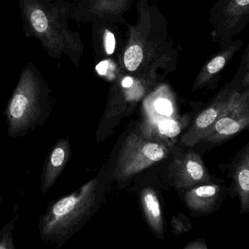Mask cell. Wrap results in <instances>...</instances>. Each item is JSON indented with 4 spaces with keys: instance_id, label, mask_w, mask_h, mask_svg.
<instances>
[{
    "instance_id": "cell-1",
    "label": "cell",
    "mask_w": 249,
    "mask_h": 249,
    "mask_svg": "<svg viewBox=\"0 0 249 249\" xmlns=\"http://www.w3.org/2000/svg\"><path fill=\"white\" fill-rule=\"evenodd\" d=\"M99 185L100 180L95 178L74 193L51 202L40 218L38 230L42 240L62 247L78 232L95 211Z\"/></svg>"
},
{
    "instance_id": "cell-2",
    "label": "cell",
    "mask_w": 249,
    "mask_h": 249,
    "mask_svg": "<svg viewBox=\"0 0 249 249\" xmlns=\"http://www.w3.org/2000/svg\"><path fill=\"white\" fill-rule=\"evenodd\" d=\"M52 106L47 85L33 74H24L5 109L8 135L22 138L43 126L50 117Z\"/></svg>"
},
{
    "instance_id": "cell-3",
    "label": "cell",
    "mask_w": 249,
    "mask_h": 249,
    "mask_svg": "<svg viewBox=\"0 0 249 249\" xmlns=\"http://www.w3.org/2000/svg\"><path fill=\"white\" fill-rule=\"evenodd\" d=\"M170 150L164 144L150 141L133 132L124 141L116 164L113 178L126 180L153 164L167 158Z\"/></svg>"
},
{
    "instance_id": "cell-4",
    "label": "cell",
    "mask_w": 249,
    "mask_h": 249,
    "mask_svg": "<svg viewBox=\"0 0 249 249\" xmlns=\"http://www.w3.org/2000/svg\"><path fill=\"white\" fill-rule=\"evenodd\" d=\"M249 125V92L238 94L218 118L202 142L217 144L240 133Z\"/></svg>"
},
{
    "instance_id": "cell-5",
    "label": "cell",
    "mask_w": 249,
    "mask_h": 249,
    "mask_svg": "<svg viewBox=\"0 0 249 249\" xmlns=\"http://www.w3.org/2000/svg\"><path fill=\"white\" fill-rule=\"evenodd\" d=\"M173 185L178 189H189L196 185L211 183L209 172L198 154L186 153L176 157L168 169Z\"/></svg>"
},
{
    "instance_id": "cell-6",
    "label": "cell",
    "mask_w": 249,
    "mask_h": 249,
    "mask_svg": "<svg viewBox=\"0 0 249 249\" xmlns=\"http://www.w3.org/2000/svg\"><path fill=\"white\" fill-rule=\"evenodd\" d=\"M235 93V91L222 93L211 106L201 112L191 125L189 130L180 138V143L185 146L192 147L202 142L215 121L228 107Z\"/></svg>"
},
{
    "instance_id": "cell-7",
    "label": "cell",
    "mask_w": 249,
    "mask_h": 249,
    "mask_svg": "<svg viewBox=\"0 0 249 249\" xmlns=\"http://www.w3.org/2000/svg\"><path fill=\"white\" fill-rule=\"evenodd\" d=\"M69 138H61L52 146L45 160L42 171L41 190L46 194L56 183L72 157Z\"/></svg>"
},
{
    "instance_id": "cell-8",
    "label": "cell",
    "mask_w": 249,
    "mask_h": 249,
    "mask_svg": "<svg viewBox=\"0 0 249 249\" xmlns=\"http://www.w3.org/2000/svg\"><path fill=\"white\" fill-rule=\"evenodd\" d=\"M188 123L189 118L186 116L181 119L170 118L158 121L145 119L140 125L138 133L146 139L164 145V142L178 136Z\"/></svg>"
},
{
    "instance_id": "cell-9",
    "label": "cell",
    "mask_w": 249,
    "mask_h": 249,
    "mask_svg": "<svg viewBox=\"0 0 249 249\" xmlns=\"http://www.w3.org/2000/svg\"><path fill=\"white\" fill-rule=\"evenodd\" d=\"M220 187L213 183H203L188 189L185 202L189 209L198 213H209L213 210L220 196Z\"/></svg>"
},
{
    "instance_id": "cell-10",
    "label": "cell",
    "mask_w": 249,
    "mask_h": 249,
    "mask_svg": "<svg viewBox=\"0 0 249 249\" xmlns=\"http://www.w3.org/2000/svg\"><path fill=\"white\" fill-rule=\"evenodd\" d=\"M233 179L240 201V212L245 213L249 209V150L248 145L236 164Z\"/></svg>"
},
{
    "instance_id": "cell-11",
    "label": "cell",
    "mask_w": 249,
    "mask_h": 249,
    "mask_svg": "<svg viewBox=\"0 0 249 249\" xmlns=\"http://www.w3.org/2000/svg\"><path fill=\"white\" fill-rule=\"evenodd\" d=\"M141 204L144 214L151 228L159 235L164 234L162 213L157 193L151 188H145L141 192Z\"/></svg>"
},
{
    "instance_id": "cell-12",
    "label": "cell",
    "mask_w": 249,
    "mask_h": 249,
    "mask_svg": "<svg viewBox=\"0 0 249 249\" xmlns=\"http://www.w3.org/2000/svg\"><path fill=\"white\" fill-rule=\"evenodd\" d=\"M145 120L158 121L177 118L171 100L167 97H157L145 104Z\"/></svg>"
},
{
    "instance_id": "cell-13",
    "label": "cell",
    "mask_w": 249,
    "mask_h": 249,
    "mask_svg": "<svg viewBox=\"0 0 249 249\" xmlns=\"http://www.w3.org/2000/svg\"><path fill=\"white\" fill-rule=\"evenodd\" d=\"M232 52V49H230L213 58L199 74L194 86V89H196L203 85L211 77L221 71L225 66L227 59L231 56Z\"/></svg>"
},
{
    "instance_id": "cell-14",
    "label": "cell",
    "mask_w": 249,
    "mask_h": 249,
    "mask_svg": "<svg viewBox=\"0 0 249 249\" xmlns=\"http://www.w3.org/2000/svg\"><path fill=\"white\" fill-rule=\"evenodd\" d=\"M143 60V52L142 48L138 45L129 46L124 56V62L128 71L134 72L137 71Z\"/></svg>"
},
{
    "instance_id": "cell-15",
    "label": "cell",
    "mask_w": 249,
    "mask_h": 249,
    "mask_svg": "<svg viewBox=\"0 0 249 249\" xmlns=\"http://www.w3.org/2000/svg\"><path fill=\"white\" fill-rule=\"evenodd\" d=\"M13 230L14 224L8 222L0 231V249H15L13 238Z\"/></svg>"
},
{
    "instance_id": "cell-16",
    "label": "cell",
    "mask_w": 249,
    "mask_h": 249,
    "mask_svg": "<svg viewBox=\"0 0 249 249\" xmlns=\"http://www.w3.org/2000/svg\"><path fill=\"white\" fill-rule=\"evenodd\" d=\"M105 49L107 54H113L116 49V39L111 32L106 30L104 36Z\"/></svg>"
},
{
    "instance_id": "cell-17",
    "label": "cell",
    "mask_w": 249,
    "mask_h": 249,
    "mask_svg": "<svg viewBox=\"0 0 249 249\" xmlns=\"http://www.w3.org/2000/svg\"><path fill=\"white\" fill-rule=\"evenodd\" d=\"M96 70L100 75L110 76L114 72L115 66L110 61H103L97 65Z\"/></svg>"
},
{
    "instance_id": "cell-18",
    "label": "cell",
    "mask_w": 249,
    "mask_h": 249,
    "mask_svg": "<svg viewBox=\"0 0 249 249\" xmlns=\"http://www.w3.org/2000/svg\"><path fill=\"white\" fill-rule=\"evenodd\" d=\"M172 225H173V228L174 229L176 234H180V233L184 232L186 230L184 224H183L181 221H180V219L176 217H174L172 219Z\"/></svg>"
},
{
    "instance_id": "cell-19",
    "label": "cell",
    "mask_w": 249,
    "mask_h": 249,
    "mask_svg": "<svg viewBox=\"0 0 249 249\" xmlns=\"http://www.w3.org/2000/svg\"><path fill=\"white\" fill-rule=\"evenodd\" d=\"M184 249H207V246L205 245V241L202 240H196V241L192 242L189 243Z\"/></svg>"
},
{
    "instance_id": "cell-20",
    "label": "cell",
    "mask_w": 249,
    "mask_h": 249,
    "mask_svg": "<svg viewBox=\"0 0 249 249\" xmlns=\"http://www.w3.org/2000/svg\"><path fill=\"white\" fill-rule=\"evenodd\" d=\"M122 84V87H124V88H129L133 84V79L130 77H126V78H124Z\"/></svg>"
},
{
    "instance_id": "cell-21",
    "label": "cell",
    "mask_w": 249,
    "mask_h": 249,
    "mask_svg": "<svg viewBox=\"0 0 249 249\" xmlns=\"http://www.w3.org/2000/svg\"><path fill=\"white\" fill-rule=\"evenodd\" d=\"M2 201V196H0V202Z\"/></svg>"
}]
</instances>
